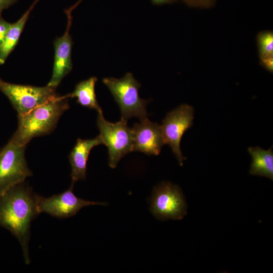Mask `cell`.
<instances>
[{
    "label": "cell",
    "mask_w": 273,
    "mask_h": 273,
    "mask_svg": "<svg viewBox=\"0 0 273 273\" xmlns=\"http://www.w3.org/2000/svg\"><path fill=\"white\" fill-rule=\"evenodd\" d=\"M36 197L24 183L0 196V226L8 230L18 239L26 264L30 262L28 243L31 222L39 214Z\"/></svg>",
    "instance_id": "1"
},
{
    "label": "cell",
    "mask_w": 273,
    "mask_h": 273,
    "mask_svg": "<svg viewBox=\"0 0 273 273\" xmlns=\"http://www.w3.org/2000/svg\"><path fill=\"white\" fill-rule=\"evenodd\" d=\"M260 64L267 71L273 72V56L260 58Z\"/></svg>",
    "instance_id": "19"
},
{
    "label": "cell",
    "mask_w": 273,
    "mask_h": 273,
    "mask_svg": "<svg viewBox=\"0 0 273 273\" xmlns=\"http://www.w3.org/2000/svg\"><path fill=\"white\" fill-rule=\"evenodd\" d=\"M259 58L273 56V32L271 30L260 31L256 36Z\"/></svg>",
    "instance_id": "16"
},
{
    "label": "cell",
    "mask_w": 273,
    "mask_h": 273,
    "mask_svg": "<svg viewBox=\"0 0 273 273\" xmlns=\"http://www.w3.org/2000/svg\"><path fill=\"white\" fill-rule=\"evenodd\" d=\"M39 0H35L29 8L16 22L11 23L4 41L0 46V65L5 63L17 46L29 14Z\"/></svg>",
    "instance_id": "13"
},
{
    "label": "cell",
    "mask_w": 273,
    "mask_h": 273,
    "mask_svg": "<svg viewBox=\"0 0 273 273\" xmlns=\"http://www.w3.org/2000/svg\"><path fill=\"white\" fill-rule=\"evenodd\" d=\"M100 145H104L100 134L92 139H77L76 144L69 155L71 167L70 176L72 184L74 185L78 180L86 178L87 162L90 152L94 147Z\"/></svg>",
    "instance_id": "12"
},
{
    "label": "cell",
    "mask_w": 273,
    "mask_h": 273,
    "mask_svg": "<svg viewBox=\"0 0 273 273\" xmlns=\"http://www.w3.org/2000/svg\"><path fill=\"white\" fill-rule=\"evenodd\" d=\"M98 113L97 125L108 149L109 165L114 168L123 157L133 151L132 129L128 126L126 120L121 118L116 123H111L105 119L102 110Z\"/></svg>",
    "instance_id": "4"
},
{
    "label": "cell",
    "mask_w": 273,
    "mask_h": 273,
    "mask_svg": "<svg viewBox=\"0 0 273 273\" xmlns=\"http://www.w3.org/2000/svg\"><path fill=\"white\" fill-rule=\"evenodd\" d=\"M26 147L10 139L0 150V196L32 175L25 158Z\"/></svg>",
    "instance_id": "5"
},
{
    "label": "cell",
    "mask_w": 273,
    "mask_h": 273,
    "mask_svg": "<svg viewBox=\"0 0 273 273\" xmlns=\"http://www.w3.org/2000/svg\"><path fill=\"white\" fill-rule=\"evenodd\" d=\"M74 185L65 192L45 198L37 195V208L39 214L46 213L53 217L62 219L76 214L83 207L90 205H106L105 202H95L77 197L73 193Z\"/></svg>",
    "instance_id": "9"
},
{
    "label": "cell",
    "mask_w": 273,
    "mask_h": 273,
    "mask_svg": "<svg viewBox=\"0 0 273 273\" xmlns=\"http://www.w3.org/2000/svg\"><path fill=\"white\" fill-rule=\"evenodd\" d=\"M150 211L157 219L179 220L187 214V204L179 188L169 182L155 187L150 199Z\"/></svg>",
    "instance_id": "7"
},
{
    "label": "cell",
    "mask_w": 273,
    "mask_h": 273,
    "mask_svg": "<svg viewBox=\"0 0 273 273\" xmlns=\"http://www.w3.org/2000/svg\"><path fill=\"white\" fill-rule=\"evenodd\" d=\"M102 81L118 104L122 119L127 120L135 117L141 120L147 118L146 106L149 101L139 97L141 84L132 73L127 72L121 78L106 77Z\"/></svg>",
    "instance_id": "3"
},
{
    "label": "cell",
    "mask_w": 273,
    "mask_h": 273,
    "mask_svg": "<svg viewBox=\"0 0 273 273\" xmlns=\"http://www.w3.org/2000/svg\"><path fill=\"white\" fill-rule=\"evenodd\" d=\"M81 1L79 0L65 11L67 17V27L64 34L57 38L54 42L55 55L53 73L48 86L56 88L72 69L71 50L73 42L70 34L73 19L72 12Z\"/></svg>",
    "instance_id": "10"
},
{
    "label": "cell",
    "mask_w": 273,
    "mask_h": 273,
    "mask_svg": "<svg viewBox=\"0 0 273 273\" xmlns=\"http://www.w3.org/2000/svg\"><path fill=\"white\" fill-rule=\"evenodd\" d=\"M187 6L193 8L209 9L213 7L217 0H181Z\"/></svg>",
    "instance_id": "17"
},
{
    "label": "cell",
    "mask_w": 273,
    "mask_h": 273,
    "mask_svg": "<svg viewBox=\"0 0 273 273\" xmlns=\"http://www.w3.org/2000/svg\"><path fill=\"white\" fill-rule=\"evenodd\" d=\"M133 151L148 155H158L164 145L161 125L150 121L148 118L135 123L132 128Z\"/></svg>",
    "instance_id": "11"
},
{
    "label": "cell",
    "mask_w": 273,
    "mask_h": 273,
    "mask_svg": "<svg viewBox=\"0 0 273 273\" xmlns=\"http://www.w3.org/2000/svg\"><path fill=\"white\" fill-rule=\"evenodd\" d=\"M98 79L91 77L77 83L73 92L67 95L68 98H76L77 103L80 105L97 111L102 109L97 101L95 93V85Z\"/></svg>",
    "instance_id": "15"
},
{
    "label": "cell",
    "mask_w": 273,
    "mask_h": 273,
    "mask_svg": "<svg viewBox=\"0 0 273 273\" xmlns=\"http://www.w3.org/2000/svg\"><path fill=\"white\" fill-rule=\"evenodd\" d=\"M152 3L154 5H163L165 4H171L176 2L177 0H151Z\"/></svg>",
    "instance_id": "21"
},
{
    "label": "cell",
    "mask_w": 273,
    "mask_h": 273,
    "mask_svg": "<svg viewBox=\"0 0 273 273\" xmlns=\"http://www.w3.org/2000/svg\"><path fill=\"white\" fill-rule=\"evenodd\" d=\"M10 23L6 21L0 15V46L3 43L6 33L11 25Z\"/></svg>",
    "instance_id": "18"
},
{
    "label": "cell",
    "mask_w": 273,
    "mask_h": 273,
    "mask_svg": "<svg viewBox=\"0 0 273 273\" xmlns=\"http://www.w3.org/2000/svg\"><path fill=\"white\" fill-rule=\"evenodd\" d=\"M252 158L249 173L273 179V152L272 148L264 150L259 147L248 149Z\"/></svg>",
    "instance_id": "14"
},
{
    "label": "cell",
    "mask_w": 273,
    "mask_h": 273,
    "mask_svg": "<svg viewBox=\"0 0 273 273\" xmlns=\"http://www.w3.org/2000/svg\"><path fill=\"white\" fill-rule=\"evenodd\" d=\"M67 98L66 95L57 96L25 114L18 115V128L11 139L25 146L32 138L51 132L60 116L69 108Z\"/></svg>",
    "instance_id": "2"
},
{
    "label": "cell",
    "mask_w": 273,
    "mask_h": 273,
    "mask_svg": "<svg viewBox=\"0 0 273 273\" xmlns=\"http://www.w3.org/2000/svg\"><path fill=\"white\" fill-rule=\"evenodd\" d=\"M0 91L8 98L18 115L25 114L57 96L55 87L16 84L1 78Z\"/></svg>",
    "instance_id": "6"
},
{
    "label": "cell",
    "mask_w": 273,
    "mask_h": 273,
    "mask_svg": "<svg viewBox=\"0 0 273 273\" xmlns=\"http://www.w3.org/2000/svg\"><path fill=\"white\" fill-rule=\"evenodd\" d=\"M17 0H0V15L5 9L8 8Z\"/></svg>",
    "instance_id": "20"
},
{
    "label": "cell",
    "mask_w": 273,
    "mask_h": 273,
    "mask_svg": "<svg viewBox=\"0 0 273 273\" xmlns=\"http://www.w3.org/2000/svg\"><path fill=\"white\" fill-rule=\"evenodd\" d=\"M194 110L188 104H183L168 113L161 125L164 144L171 148L180 165L186 158L183 157L180 147L184 133L193 125Z\"/></svg>",
    "instance_id": "8"
}]
</instances>
